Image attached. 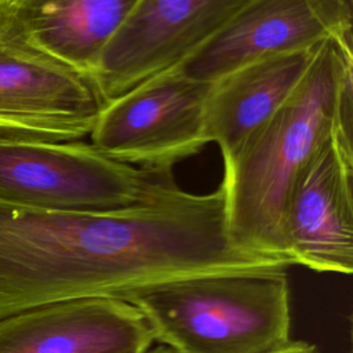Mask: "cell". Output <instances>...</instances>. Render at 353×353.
Instances as JSON below:
<instances>
[{"label":"cell","instance_id":"1","mask_svg":"<svg viewBox=\"0 0 353 353\" xmlns=\"http://www.w3.org/2000/svg\"><path fill=\"white\" fill-rule=\"evenodd\" d=\"M288 268L230 240L222 183L168 188L108 211H47L0 201V320L43 305L116 296L205 273Z\"/></svg>","mask_w":353,"mask_h":353},{"label":"cell","instance_id":"13","mask_svg":"<svg viewBox=\"0 0 353 353\" xmlns=\"http://www.w3.org/2000/svg\"><path fill=\"white\" fill-rule=\"evenodd\" d=\"M270 353H321L314 345L303 341H291L285 346Z\"/></svg>","mask_w":353,"mask_h":353},{"label":"cell","instance_id":"2","mask_svg":"<svg viewBox=\"0 0 353 353\" xmlns=\"http://www.w3.org/2000/svg\"><path fill=\"white\" fill-rule=\"evenodd\" d=\"M352 37L325 41L292 95L223 163L233 244L291 266L284 216L302 168L338 125L352 121Z\"/></svg>","mask_w":353,"mask_h":353},{"label":"cell","instance_id":"4","mask_svg":"<svg viewBox=\"0 0 353 353\" xmlns=\"http://www.w3.org/2000/svg\"><path fill=\"white\" fill-rule=\"evenodd\" d=\"M106 157L90 142L0 137V201L47 211H108L150 201L175 185Z\"/></svg>","mask_w":353,"mask_h":353},{"label":"cell","instance_id":"6","mask_svg":"<svg viewBox=\"0 0 353 353\" xmlns=\"http://www.w3.org/2000/svg\"><path fill=\"white\" fill-rule=\"evenodd\" d=\"M103 105L91 79L32 46L0 0V137L77 141Z\"/></svg>","mask_w":353,"mask_h":353},{"label":"cell","instance_id":"5","mask_svg":"<svg viewBox=\"0 0 353 353\" xmlns=\"http://www.w3.org/2000/svg\"><path fill=\"white\" fill-rule=\"evenodd\" d=\"M211 83L160 72L109 99L88 137L102 154L157 175L205 145L204 114Z\"/></svg>","mask_w":353,"mask_h":353},{"label":"cell","instance_id":"11","mask_svg":"<svg viewBox=\"0 0 353 353\" xmlns=\"http://www.w3.org/2000/svg\"><path fill=\"white\" fill-rule=\"evenodd\" d=\"M324 43L255 59L211 83L204 114L205 139L219 148L223 163L232 160L292 95Z\"/></svg>","mask_w":353,"mask_h":353},{"label":"cell","instance_id":"8","mask_svg":"<svg viewBox=\"0 0 353 353\" xmlns=\"http://www.w3.org/2000/svg\"><path fill=\"white\" fill-rule=\"evenodd\" d=\"M284 234L291 265L352 274V121L336 127L295 179L287 201Z\"/></svg>","mask_w":353,"mask_h":353},{"label":"cell","instance_id":"12","mask_svg":"<svg viewBox=\"0 0 353 353\" xmlns=\"http://www.w3.org/2000/svg\"><path fill=\"white\" fill-rule=\"evenodd\" d=\"M11 3L32 46L91 79L103 50L137 0H11Z\"/></svg>","mask_w":353,"mask_h":353},{"label":"cell","instance_id":"10","mask_svg":"<svg viewBox=\"0 0 353 353\" xmlns=\"http://www.w3.org/2000/svg\"><path fill=\"white\" fill-rule=\"evenodd\" d=\"M153 336L125 299L59 301L0 320V353H148Z\"/></svg>","mask_w":353,"mask_h":353},{"label":"cell","instance_id":"14","mask_svg":"<svg viewBox=\"0 0 353 353\" xmlns=\"http://www.w3.org/2000/svg\"><path fill=\"white\" fill-rule=\"evenodd\" d=\"M148 353H172V352L160 345V346H157V347H154V349H150Z\"/></svg>","mask_w":353,"mask_h":353},{"label":"cell","instance_id":"3","mask_svg":"<svg viewBox=\"0 0 353 353\" xmlns=\"http://www.w3.org/2000/svg\"><path fill=\"white\" fill-rule=\"evenodd\" d=\"M285 269L194 274L121 298L172 353H270L291 342Z\"/></svg>","mask_w":353,"mask_h":353},{"label":"cell","instance_id":"9","mask_svg":"<svg viewBox=\"0 0 353 353\" xmlns=\"http://www.w3.org/2000/svg\"><path fill=\"white\" fill-rule=\"evenodd\" d=\"M244 0H137L91 80L106 103L203 44Z\"/></svg>","mask_w":353,"mask_h":353},{"label":"cell","instance_id":"7","mask_svg":"<svg viewBox=\"0 0 353 353\" xmlns=\"http://www.w3.org/2000/svg\"><path fill=\"white\" fill-rule=\"evenodd\" d=\"M352 37V0H244L203 44L170 68L214 83L255 59Z\"/></svg>","mask_w":353,"mask_h":353}]
</instances>
